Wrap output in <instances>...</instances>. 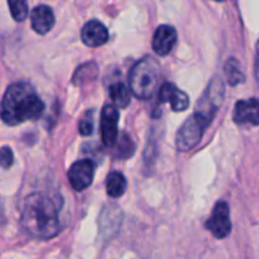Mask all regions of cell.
Listing matches in <instances>:
<instances>
[{
    "instance_id": "16",
    "label": "cell",
    "mask_w": 259,
    "mask_h": 259,
    "mask_svg": "<svg viewBox=\"0 0 259 259\" xmlns=\"http://www.w3.org/2000/svg\"><path fill=\"white\" fill-rule=\"evenodd\" d=\"M109 94H110L113 103L118 108L125 109L129 105V103H131V93H129V89L124 83L116 82L111 85Z\"/></svg>"
},
{
    "instance_id": "11",
    "label": "cell",
    "mask_w": 259,
    "mask_h": 259,
    "mask_svg": "<svg viewBox=\"0 0 259 259\" xmlns=\"http://www.w3.org/2000/svg\"><path fill=\"white\" fill-rule=\"evenodd\" d=\"M177 42V32L174 27L171 25H159L157 30L154 32L153 40H152V46H153V51L158 56H167L171 53L174 50L175 45Z\"/></svg>"
},
{
    "instance_id": "15",
    "label": "cell",
    "mask_w": 259,
    "mask_h": 259,
    "mask_svg": "<svg viewBox=\"0 0 259 259\" xmlns=\"http://www.w3.org/2000/svg\"><path fill=\"white\" fill-rule=\"evenodd\" d=\"M224 72L229 85L237 86L239 85V83L244 82L245 76L244 73H243L242 68H240L239 61L235 60V58L232 57L227 61L224 67Z\"/></svg>"
},
{
    "instance_id": "23",
    "label": "cell",
    "mask_w": 259,
    "mask_h": 259,
    "mask_svg": "<svg viewBox=\"0 0 259 259\" xmlns=\"http://www.w3.org/2000/svg\"><path fill=\"white\" fill-rule=\"evenodd\" d=\"M215 2H224V0H215Z\"/></svg>"
},
{
    "instance_id": "22",
    "label": "cell",
    "mask_w": 259,
    "mask_h": 259,
    "mask_svg": "<svg viewBox=\"0 0 259 259\" xmlns=\"http://www.w3.org/2000/svg\"><path fill=\"white\" fill-rule=\"evenodd\" d=\"M254 73L255 81L259 86V40L257 42V48H255V63H254Z\"/></svg>"
},
{
    "instance_id": "1",
    "label": "cell",
    "mask_w": 259,
    "mask_h": 259,
    "mask_svg": "<svg viewBox=\"0 0 259 259\" xmlns=\"http://www.w3.org/2000/svg\"><path fill=\"white\" fill-rule=\"evenodd\" d=\"M20 223L28 234L42 240L52 239L61 229L58 207L53 200L43 192H33L25 197Z\"/></svg>"
},
{
    "instance_id": "17",
    "label": "cell",
    "mask_w": 259,
    "mask_h": 259,
    "mask_svg": "<svg viewBox=\"0 0 259 259\" xmlns=\"http://www.w3.org/2000/svg\"><path fill=\"white\" fill-rule=\"evenodd\" d=\"M96 75H98V67H96L95 63H85L81 67H78V70L73 75V83L81 85V83L86 82V81L94 80Z\"/></svg>"
},
{
    "instance_id": "18",
    "label": "cell",
    "mask_w": 259,
    "mask_h": 259,
    "mask_svg": "<svg viewBox=\"0 0 259 259\" xmlns=\"http://www.w3.org/2000/svg\"><path fill=\"white\" fill-rule=\"evenodd\" d=\"M10 14L15 22H23L28 17V0H8Z\"/></svg>"
},
{
    "instance_id": "13",
    "label": "cell",
    "mask_w": 259,
    "mask_h": 259,
    "mask_svg": "<svg viewBox=\"0 0 259 259\" xmlns=\"http://www.w3.org/2000/svg\"><path fill=\"white\" fill-rule=\"evenodd\" d=\"M32 28L38 34H47L55 25V14L47 5H38L30 13Z\"/></svg>"
},
{
    "instance_id": "21",
    "label": "cell",
    "mask_w": 259,
    "mask_h": 259,
    "mask_svg": "<svg viewBox=\"0 0 259 259\" xmlns=\"http://www.w3.org/2000/svg\"><path fill=\"white\" fill-rule=\"evenodd\" d=\"M14 162V154L10 147L4 146L0 148V167L4 169L10 168Z\"/></svg>"
},
{
    "instance_id": "7",
    "label": "cell",
    "mask_w": 259,
    "mask_h": 259,
    "mask_svg": "<svg viewBox=\"0 0 259 259\" xmlns=\"http://www.w3.org/2000/svg\"><path fill=\"white\" fill-rule=\"evenodd\" d=\"M95 167L90 159H80L75 162L68 169V181L76 191H83L88 189L94 180Z\"/></svg>"
},
{
    "instance_id": "14",
    "label": "cell",
    "mask_w": 259,
    "mask_h": 259,
    "mask_svg": "<svg viewBox=\"0 0 259 259\" xmlns=\"http://www.w3.org/2000/svg\"><path fill=\"white\" fill-rule=\"evenodd\" d=\"M126 190V180L120 172H111L106 180V192L110 197L118 199Z\"/></svg>"
},
{
    "instance_id": "20",
    "label": "cell",
    "mask_w": 259,
    "mask_h": 259,
    "mask_svg": "<svg viewBox=\"0 0 259 259\" xmlns=\"http://www.w3.org/2000/svg\"><path fill=\"white\" fill-rule=\"evenodd\" d=\"M78 132H80L81 136L88 137L91 136L94 132V111L89 110L86 111L85 115L82 116V119L78 123Z\"/></svg>"
},
{
    "instance_id": "9",
    "label": "cell",
    "mask_w": 259,
    "mask_h": 259,
    "mask_svg": "<svg viewBox=\"0 0 259 259\" xmlns=\"http://www.w3.org/2000/svg\"><path fill=\"white\" fill-rule=\"evenodd\" d=\"M158 100L161 104H171V108L174 111H185L190 105L187 94L179 90L176 88V85H174L171 82H164L159 88Z\"/></svg>"
},
{
    "instance_id": "3",
    "label": "cell",
    "mask_w": 259,
    "mask_h": 259,
    "mask_svg": "<svg viewBox=\"0 0 259 259\" xmlns=\"http://www.w3.org/2000/svg\"><path fill=\"white\" fill-rule=\"evenodd\" d=\"M161 68L153 57H144L136 63L129 73V86L134 95L142 100L152 98L159 85Z\"/></svg>"
},
{
    "instance_id": "8",
    "label": "cell",
    "mask_w": 259,
    "mask_h": 259,
    "mask_svg": "<svg viewBox=\"0 0 259 259\" xmlns=\"http://www.w3.org/2000/svg\"><path fill=\"white\" fill-rule=\"evenodd\" d=\"M119 113L114 106L105 105L101 110V139L106 147H113L118 141Z\"/></svg>"
},
{
    "instance_id": "5",
    "label": "cell",
    "mask_w": 259,
    "mask_h": 259,
    "mask_svg": "<svg viewBox=\"0 0 259 259\" xmlns=\"http://www.w3.org/2000/svg\"><path fill=\"white\" fill-rule=\"evenodd\" d=\"M224 83L218 76H215L209 82L207 88L205 89L201 98L197 101L195 113L199 114L200 116H202V118L211 123L215 114H217V111L219 110L223 101H224Z\"/></svg>"
},
{
    "instance_id": "2",
    "label": "cell",
    "mask_w": 259,
    "mask_h": 259,
    "mask_svg": "<svg viewBox=\"0 0 259 259\" xmlns=\"http://www.w3.org/2000/svg\"><path fill=\"white\" fill-rule=\"evenodd\" d=\"M45 104L32 85L17 82L10 85L0 104V118L7 125L15 126L35 120L42 115Z\"/></svg>"
},
{
    "instance_id": "10",
    "label": "cell",
    "mask_w": 259,
    "mask_h": 259,
    "mask_svg": "<svg viewBox=\"0 0 259 259\" xmlns=\"http://www.w3.org/2000/svg\"><path fill=\"white\" fill-rule=\"evenodd\" d=\"M233 118L239 125H259V100L249 99L238 101Z\"/></svg>"
},
{
    "instance_id": "19",
    "label": "cell",
    "mask_w": 259,
    "mask_h": 259,
    "mask_svg": "<svg viewBox=\"0 0 259 259\" xmlns=\"http://www.w3.org/2000/svg\"><path fill=\"white\" fill-rule=\"evenodd\" d=\"M116 143H118V147H116V156L120 157V158H129L131 156H133L136 147H134L133 141L125 133L118 137Z\"/></svg>"
},
{
    "instance_id": "6",
    "label": "cell",
    "mask_w": 259,
    "mask_h": 259,
    "mask_svg": "<svg viewBox=\"0 0 259 259\" xmlns=\"http://www.w3.org/2000/svg\"><path fill=\"white\" fill-rule=\"evenodd\" d=\"M206 229L214 235L217 239H224L232 232V222H230L229 205L220 201L215 205L211 217L205 224Z\"/></svg>"
},
{
    "instance_id": "4",
    "label": "cell",
    "mask_w": 259,
    "mask_h": 259,
    "mask_svg": "<svg viewBox=\"0 0 259 259\" xmlns=\"http://www.w3.org/2000/svg\"><path fill=\"white\" fill-rule=\"evenodd\" d=\"M210 125V121L195 113L186 119L176 134V147L180 152H187L196 147L201 141L204 132Z\"/></svg>"
},
{
    "instance_id": "12",
    "label": "cell",
    "mask_w": 259,
    "mask_h": 259,
    "mask_svg": "<svg viewBox=\"0 0 259 259\" xmlns=\"http://www.w3.org/2000/svg\"><path fill=\"white\" fill-rule=\"evenodd\" d=\"M81 38L88 47H100L109 40V32L105 25L99 20H90L83 25Z\"/></svg>"
}]
</instances>
